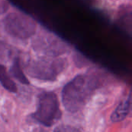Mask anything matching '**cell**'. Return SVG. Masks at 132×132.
I'll return each mask as SVG.
<instances>
[{"label":"cell","mask_w":132,"mask_h":132,"mask_svg":"<svg viewBox=\"0 0 132 132\" xmlns=\"http://www.w3.org/2000/svg\"><path fill=\"white\" fill-rule=\"evenodd\" d=\"M96 87L93 77L78 75L68 82L62 90V101L65 109L70 112L79 111L86 104Z\"/></svg>","instance_id":"obj_1"},{"label":"cell","mask_w":132,"mask_h":132,"mask_svg":"<svg viewBox=\"0 0 132 132\" xmlns=\"http://www.w3.org/2000/svg\"><path fill=\"white\" fill-rule=\"evenodd\" d=\"M68 60L65 57L40 56L27 63V73L35 78L45 81H54L66 69Z\"/></svg>","instance_id":"obj_2"},{"label":"cell","mask_w":132,"mask_h":132,"mask_svg":"<svg viewBox=\"0 0 132 132\" xmlns=\"http://www.w3.org/2000/svg\"><path fill=\"white\" fill-rule=\"evenodd\" d=\"M5 31L12 37L27 39L37 32V24L30 16L23 12H10L2 20Z\"/></svg>","instance_id":"obj_3"},{"label":"cell","mask_w":132,"mask_h":132,"mask_svg":"<svg viewBox=\"0 0 132 132\" xmlns=\"http://www.w3.org/2000/svg\"><path fill=\"white\" fill-rule=\"evenodd\" d=\"M61 117L59 103L55 94L44 92L39 95L37 109L33 118L45 126L53 125Z\"/></svg>","instance_id":"obj_4"},{"label":"cell","mask_w":132,"mask_h":132,"mask_svg":"<svg viewBox=\"0 0 132 132\" xmlns=\"http://www.w3.org/2000/svg\"><path fill=\"white\" fill-rule=\"evenodd\" d=\"M33 49L40 56H61L68 51L67 45L51 33H43L33 42Z\"/></svg>","instance_id":"obj_5"},{"label":"cell","mask_w":132,"mask_h":132,"mask_svg":"<svg viewBox=\"0 0 132 132\" xmlns=\"http://www.w3.org/2000/svg\"><path fill=\"white\" fill-rule=\"evenodd\" d=\"M131 114H132V94L117 106L111 115V121L113 122L121 121Z\"/></svg>","instance_id":"obj_6"},{"label":"cell","mask_w":132,"mask_h":132,"mask_svg":"<svg viewBox=\"0 0 132 132\" xmlns=\"http://www.w3.org/2000/svg\"><path fill=\"white\" fill-rule=\"evenodd\" d=\"M0 83L3 86V87L9 91L13 93L17 91L16 84L11 79L9 74L7 72L6 68L2 64H0Z\"/></svg>","instance_id":"obj_7"},{"label":"cell","mask_w":132,"mask_h":132,"mask_svg":"<svg viewBox=\"0 0 132 132\" xmlns=\"http://www.w3.org/2000/svg\"><path fill=\"white\" fill-rule=\"evenodd\" d=\"M10 73L14 78H16L18 81H19L23 84H29V80L26 77V76L21 68L19 59L16 58L14 60V61L11 66V68H10Z\"/></svg>","instance_id":"obj_8"},{"label":"cell","mask_w":132,"mask_h":132,"mask_svg":"<svg viewBox=\"0 0 132 132\" xmlns=\"http://www.w3.org/2000/svg\"><path fill=\"white\" fill-rule=\"evenodd\" d=\"M54 132H81L76 129L75 128H73L69 125H61L58 126L54 129Z\"/></svg>","instance_id":"obj_9"},{"label":"cell","mask_w":132,"mask_h":132,"mask_svg":"<svg viewBox=\"0 0 132 132\" xmlns=\"http://www.w3.org/2000/svg\"><path fill=\"white\" fill-rule=\"evenodd\" d=\"M9 8V2L5 0H0V16L5 14Z\"/></svg>","instance_id":"obj_10"}]
</instances>
